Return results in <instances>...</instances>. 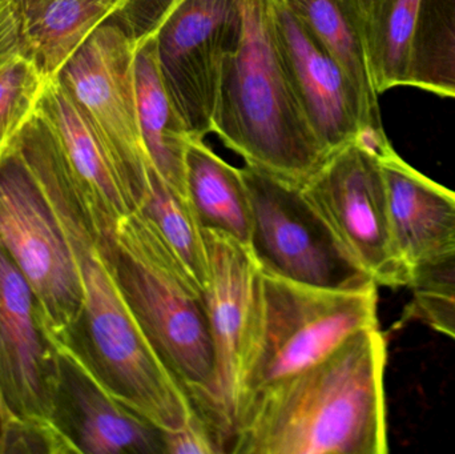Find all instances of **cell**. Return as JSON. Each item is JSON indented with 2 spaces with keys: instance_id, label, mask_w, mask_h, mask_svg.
Here are the masks:
<instances>
[{
  "instance_id": "27",
  "label": "cell",
  "mask_w": 455,
  "mask_h": 454,
  "mask_svg": "<svg viewBox=\"0 0 455 454\" xmlns=\"http://www.w3.org/2000/svg\"><path fill=\"white\" fill-rule=\"evenodd\" d=\"M408 288L455 301V252L413 269Z\"/></svg>"
},
{
  "instance_id": "3",
  "label": "cell",
  "mask_w": 455,
  "mask_h": 454,
  "mask_svg": "<svg viewBox=\"0 0 455 454\" xmlns=\"http://www.w3.org/2000/svg\"><path fill=\"white\" fill-rule=\"evenodd\" d=\"M243 32L228 56L213 133L246 165L301 186L329 155L305 119L275 44L270 0H237Z\"/></svg>"
},
{
  "instance_id": "7",
  "label": "cell",
  "mask_w": 455,
  "mask_h": 454,
  "mask_svg": "<svg viewBox=\"0 0 455 454\" xmlns=\"http://www.w3.org/2000/svg\"><path fill=\"white\" fill-rule=\"evenodd\" d=\"M241 173L251 204L249 247L262 272L325 290L376 284L347 255L301 187L251 165Z\"/></svg>"
},
{
  "instance_id": "20",
  "label": "cell",
  "mask_w": 455,
  "mask_h": 454,
  "mask_svg": "<svg viewBox=\"0 0 455 454\" xmlns=\"http://www.w3.org/2000/svg\"><path fill=\"white\" fill-rule=\"evenodd\" d=\"M187 196L205 229L249 245L251 215L241 168L219 156L205 139H192L187 152Z\"/></svg>"
},
{
  "instance_id": "14",
  "label": "cell",
  "mask_w": 455,
  "mask_h": 454,
  "mask_svg": "<svg viewBox=\"0 0 455 454\" xmlns=\"http://www.w3.org/2000/svg\"><path fill=\"white\" fill-rule=\"evenodd\" d=\"M45 339L58 357L55 418L79 453L165 454L164 431L119 402L68 343Z\"/></svg>"
},
{
  "instance_id": "8",
  "label": "cell",
  "mask_w": 455,
  "mask_h": 454,
  "mask_svg": "<svg viewBox=\"0 0 455 454\" xmlns=\"http://www.w3.org/2000/svg\"><path fill=\"white\" fill-rule=\"evenodd\" d=\"M139 35L111 19L95 29L56 75L106 146L138 212L151 159L139 119L135 52Z\"/></svg>"
},
{
  "instance_id": "25",
  "label": "cell",
  "mask_w": 455,
  "mask_h": 454,
  "mask_svg": "<svg viewBox=\"0 0 455 454\" xmlns=\"http://www.w3.org/2000/svg\"><path fill=\"white\" fill-rule=\"evenodd\" d=\"M79 453L56 420L8 421L0 431V453Z\"/></svg>"
},
{
  "instance_id": "4",
  "label": "cell",
  "mask_w": 455,
  "mask_h": 454,
  "mask_svg": "<svg viewBox=\"0 0 455 454\" xmlns=\"http://www.w3.org/2000/svg\"><path fill=\"white\" fill-rule=\"evenodd\" d=\"M61 227L76 256L84 293L79 324L64 343L125 407L162 431H178L194 415L192 405L128 309L98 235L80 216H64Z\"/></svg>"
},
{
  "instance_id": "29",
  "label": "cell",
  "mask_w": 455,
  "mask_h": 454,
  "mask_svg": "<svg viewBox=\"0 0 455 454\" xmlns=\"http://www.w3.org/2000/svg\"><path fill=\"white\" fill-rule=\"evenodd\" d=\"M24 56V39L12 0H0V64Z\"/></svg>"
},
{
  "instance_id": "1",
  "label": "cell",
  "mask_w": 455,
  "mask_h": 454,
  "mask_svg": "<svg viewBox=\"0 0 455 454\" xmlns=\"http://www.w3.org/2000/svg\"><path fill=\"white\" fill-rule=\"evenodd\" d=\"M387 338L379 325L350 336L305 372L241 410L232 454H385Z\"/></svg>"
},
{
  "instance_id": "22",
  "label": "cell",
  "mask_w": 455,
  "mask_h": 454,
  "mask_svg": "<svg viewBox=\"0 0 455 454\" xmlns=\"http://www.w3.org/2000/svg\"><path fill=\"white\" fill-rule=\"evenodd\" d=\"M422 0H363L369 63L377 93L408 87Z\"/></svg>"
},
{
  "instance_id": "24",
  "label": "cell",
  "mask_w": 455,
  "mask_h": 454,
  "mask_svg": "<svg viewBox=\"0 0 455 454\" xmlns=\"http://www.w3.org/2000/svg\"><path fill=\"white\" fill-rule=\"evenodd\" d=\"M48 80L27 56L0 64V159L36 114Z\"/></svg>"
},
{
  "instance_id": "17",
  "label": "cell",
  "mask_w": 455,
  "mask_h": 454,
  "mask_svg": "<svg viewBox=\"0 0 455 454\" xmlns=\"http://www.w3.org/2000/svg\"><path fill=\"white\" fill-rule=\"evenodd\" d=\"M283 3L337 61L361 101L363 132L361 139L387 151L393 146L385 132L369 63L363 0H278Z\"/></svg>"
},
{
  "instance_id": "18",
  "label": "cell",
  "mask_w": 455,
  "mask_h": 454,
  "mask_svg": "<svg viewBox=\"0 0 455 454\" xmlns=\"http://www.w3.org/2000/svg\"><path fill=\"white\" fill-rule=\"evenodd\" d=\"M24 56L53 79L98 27L135 0H12Z\"/></svg>"
},
{
  "instance_id": "21",
  "label": "cell",
  "mask_w": 455,
  "mask_h": 454,
  "mask_svg": "<svg viewBox=\"0 0 455 454\" xmlns=\"http://www.w3.org/2000/svg\"><path fill=\"white\" fill-rule=\"evenodd\" d=\"M138 212L154 227L188 279L204 295L211 279L210 248L205 228L188 197L168 186L152 170L149 189Z\"/></svg>"
},
{
  "instance_id": "15",
  "label": "cell",
  "mask_w": 455,
  "mask_h": 454,
  "mask_svg": "<svg viewBox=\"0 0 455 454\" xmlns=\"http://www.w3.org/2000/svg\"><path fill=\"white\" fill-rule=\"evenodd\" d=\"M36 114L60 144L93 228L111 236L136 207L103 141L58 77L48 80Z\"/></svg>"
},
{
  "instance_id": "26",
  "label": "cell",
  "mask_w": 455,
  "mask_h": 454,
  "mask_svg": "<svg viewBox=\"0 0 455 454\" xmlns=\"http://www.w3.org/2000/svg\"><path fill=\"white\" fill-rule=\"evenodd\" d=\"M165 454H223L228 442L223 434L196 413L178 431L164 432Z\"/></svg>"
},
{
  "instance_id": "5",
  "label": "cell",
  "mask_w": 455,
  "mask_h": 454,
  "mask_svg": "<svg viewBox=\"0 0 455 454\" xmlns=\"http://www.w3.org/2000/svg\"><path fill=\"white\" fill-rule=\"evenodd\" d=\"M377 306L376 284L325 290L261 271L238 418L257 394L323 362L358 331L379 325Z\"/></svg>"
},
{
  "instance_id": "23",
  "label": "cell",
  "mask_w": 455,
  "mask_h": 454,
  "mask_svg": "<svg viewBox=\"0 0 455 454\" xmlns=\"http://www.w3.org/2000/svg\"><path fill=\"white\" fill-rule=\"evenodd\" d=\"M408 87L455 99V0H422Z\"/></svg>"
},
{
  "instance_id": "30",
  "label": "cell",
  "mask_w": 455,
  "mask_h": 454,
  "mask_svg": "<svg viewBox=\"0 0 455 454\" xmlns=\"http://www.w3.org/2000/svg\"><path fill=\"white\" fill-rule=\"evenodd\" d=\"M10 420V413H8L7 408H5L4 402H3L2 396H0V431H2L3 426Z\"/></svg>"
},
{
  "instance_id": "10",
  "label": "cell",
  "mask_w": 455,
  "mask_h": 454,
  "mask_svg": "<svg viewBox=\"0 0 455 454\" xmlns=\"http://www.w3.org/2000/svg\"><path fill=\"white\" fill-rule=\"evenodd\" d=\"M152 28L165 90L192 139H205L215 130L224 64L240 43V4L170 0Z\"/></svg>"
},
{
  "instance_id": "2",
  "label": "cell",
  "mask_w": 455,
  "mask_h": 454,
  "mask_svg": "<svg viewBox=\"0 0 455 454\" xmlns=\"http://www.w3.org/2000/svg\"><path fill=\"white\" fill-rule=\"evenodd\" d=\"M112 276L157 357L180 386L192 410L218 429L215 349L204 298L140 212L99 239ZM229 452V450H228Z\"/></svg>"
},
{
  "instance_id": "11",
  "label": "cell",
  "mask_w": 455,
  "mask_h": 454,
  "mask_svg": "<svg viewBox=\"0 0 455 454\" xmlns=\"http://www.w3.org/2000/svg\"><path fill=\"white\" fill-rule=\"evenodd\" d=\"M205 237L211 279L203 298L215 349L216 408L230 447L240 412L241 378L253 331L261 267L249 245L213 229H205Z\"/></svg>"
},
{
  "instance_id": "13",
  "label": "cell",
  "mask_w": 455,
  "mask_h": 454,
  "mask_svg": "<svg viewBox=\"0 0 455 454\" xmlns=\"http://www.w3.org/2000/svg\"><path fill=\"white\" fill-rule=\"evenodd\" d=\"M270 11L275 44L291 91L331 156L363 132L360 98L341 67L283 3L270 0Z\"/></svg>"
},
{
  "instance_id": "16",
  "label": "cell",
  "mask_w": 455,
  "mask_h": 454,
  "mask_svg": "<svg viewBox=\"0 0 455 454\" xmlns=\"http://www.w3.org/2000/svg\"><path fill=\"white\" fill-rule=\"evenodd\" d=\"M390 226L409 271L455 252V191L419 172L395 147L379 155Z\"/></svg>"
},
{
  "instance_id": "9",
  "label": "cell",
  "mask_w": 455,
  "mask_h": 454,
  "mask_svg": "<svg viewBox=\"0 0 455 454\" xmlns=\"http://www.w3.org/2000/svg\"><path fill=\"white\" fill-rule=\"evenodd\" d=\"M299 187L347 255L379 287H409L411 271L393 239L379 152L353 141Z\"/></svg>"
},
{
  "instance_id": "28",
  "label": "cell",
  "mask_w": 455,
  "mask_h": 454,
  "mask_svg": "<svg viewBox=\"0 0 455 454\" xmlns=\"http://www.w3.org/2000/svg\"><path fill=\"white\" fill-rule=\"evenodd\" d=\"M406 317L421 322L455 341V301L441 296L413 293Z\"/></svg>"
},
{
  "instance_id": "19",
  "label": "cell",
  "mask_w": 455,
  "mask_h": 454,
  "mask_svg": "<svg viewBox=\"0 0 455 454\" xmlns=\"http://www.w3.org/2000/svg\"><path fill=\"white\" fill-rule=\"evenodd\" d=\"M135 82L141 133L152 167L168 186L187 196V152L192 136L163 83L152 26L139 34Z\"/></svg>"
},
{
  "instance_id": "12",
  "label": "cell",
  "mask_w": 455,
  "mask_h": 454,
  "mask_svg": "<svg viewBox=\"0 0 455 454\" xmlns=\"http://www.w3.org/2000/svg\"><path fill=\"white\" fill-rule=\"evenodd\" d=\"M56 389L55 349L28 283L0 245V396L11 420H56Z\"/></svg>"
},
{
  "instance_id": "6",
  "label": "cell",
  "mask_w": 455,
  "mask_h": 454,
  "mask_svg": "<svg viewBox=\"0 0 455 454\" xmlns=\"http://www.w3.org/2000/svg\"><path fill=\"white\" fill-rule=\"evenodd\" d=\"M0 245L31 288L45 338L68 341L82 317V275L42 187L13 147L0 159Z\"/></svg>"
}]
</instances>
